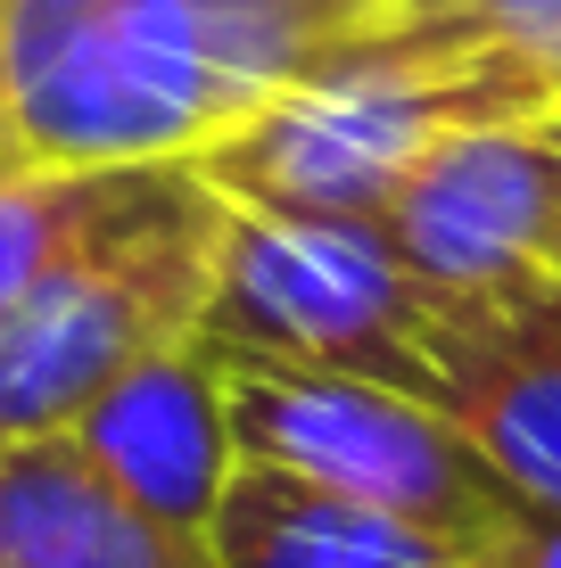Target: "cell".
Returning <instances> with one entry per match:
<instances>
[{
	"mask_svg": "<svg viewBox=\"0 0 561 568\" xmlns=\"http://www.w3.org/2000/svg\"><path fill=\"white\" fill-rule=\"evenodd\" d=\"M347 33L339 0H0V165H199Z\"/></svg>",
	"mask_w": 561,
	"mask_h": 568,
	"instance_id": "1",
	"label": "cell"
},
{
	"mask_svg": "<svg viewBox=\"0 0 561 568\" xmlns=\"http://www.w3.org/2000/svg\"><path fill=\"white\" fill-rule=\"evenodd\" d=\"M561 91L447 17L347 33L273 108L199 156V182L240 214H380L438 141L479 124H545Z\"/></svg>",
	"mask_w": 561,
	"mask_h": 568,
	"instance_id": "2",
	"label": "cell"
},
{
	"mask_svg": "<svg viewBox=\"0 0 561 568\" xmlns=\"http://www.w3.org/2000/svg\"><path fill=\"white\" fill-rule=\"evenodd\" d=\"M216 240L223 199L182 165L141 214L100 231L17 313H0V445L67 437L132 363L199 338Z\"/></svg>",
	"mask_w": 561,
	"mask_h": 568,
	"instance_id": "3",
	"label": "cell"
},
{
	"mask_svg": "<svg viewBox=\"0 0 561 568\" xmlns=\"http://www.w3.org/2000/svg\"><path fill=\"white\" fill-rule=\"evenodd\" d=\"M438 297L404 272L380 214H240L223 206L199 346L216 363L339 371L430 404Z\"/></svg>",
	"mask_w": 561,
	"mask_h": 568,
	"instance_id": "4",
	"label": "cell"
},
{
	"mask_svg": "<svg viewBox=\"0 0 561 568\" xmlns=\"http://www.w3.org/2000/svg\"><path fill=\"white\" fill-rule=\"evenodd\" d=\"M231 445L240 462L289 469L305 486H331L347 503H372L404 527L471 544L512 511V486L471 454V437L421 396L339 371H289V363H223Z\"/></svg>",
	"mask_w": 561,
	"mask_h": 568,
	"instance_id": "5",
	"label": "cell"
},
{
	"mask_svg": "<svg viewBox=\"0 0 561 568\" xmlns=\"http://www.w3.org/2000/svg\"><path fill=\"white\" fill-rule=\"evenodd\" d=\"M380 231L430 297H479V288L553 272L561 149L545 141V124L454 132L404 173V190L380 206Z\"/></svg>",
	"mask_w": 561,
	"mask_h": 568,
	"instance_id": "6",
	"label": "cell"
},
{
	"mask_svg": "<svg viewBox=\"0 0 561 568\" xmlns=\"http://www.w3.org/2000/svg\"><path fill=\"white\" fill-rule=\"evenodd\" d=\"M430 404L520 503L561 511V272L438 297Z\"/></svg>",
	"mask_w": 561,
	"mask_h": 568,
	"instance_id": "7",
	"label": "cell"
},
{
	"mask_svg": "<svg viewBox=\"0 0 561 568\" xmlns=\"http://www.w3.org/2000/svg\"><path fill=\"white\" fill-rule=\"evenodd\" d=\"M67 437L83 445V462L100 469L108 486H124L149 519L182 527V536H207L231 469H240L231 404H223V363L207 355L199 338L132 363Z\"/></svg>",
	"mask_w": 561,
	"mask_h": 568,
	"instance_id": "8",
	"label": "cell"
},
{
	"mask_svg": "<svg viewBox=\"0 0 561 568\" xmlns=\"http://www.w3.org/2000/svg\"><path fill=\"white\" fill-rule=\"evenodd\" d=\"M0 568H216V552L108 486L74 437H33L0 445Z\"/></svg>",
	"mask_w": 561,
	"mask_h": 568,
	"instance_id": "9",
	"label": "cell"
},
{
	"mask_svg": "<svg viewBox=\"0 0 561 568\" xmlns=\"http://www.w3.org/2000/svg\"><path fill=\"white\" fill-rule=\"evenodd\" d=\"M216 568H471L462 544L404 527L372 503H347L331 486H305L289 469L240 462L207 519Z\"/></svg>",
	"mask_w": 561,
	"mask_h": 568,
	"instance_id": "10",
	"label": "cell"
},
{
	"mask_svg": "<svg viewBox=\"0 0 561 568\" xmlns=\"http://www.w3.org/2000/svg\"><path fill=\"white\" fill-rule=\"evenodd\" d=\"M182 165H116V173H50L0 165V313H17L67 256L141 214Z\"/></svg>",
	"mask_w": 561,
	"mask_h": 568,
	"instance_id": "11",
	"label": "cell"
},
{
	"mask_svg": "<svg viewBox=\"0 0 561 568\" xmlns=\"http://www.w3.org/2000/svg\"><path fill=\"white\" fill-rule=\"evenodd\" d=\"M454 33H471V42L520 58L529 74H545L561 91V0H454V9H438Z\"/></svg>",
	"mask_w": 561,
	"mask_h": 568,
	"instance_id": "12",
	"label": "cell"
},
{
	"mask_svg": "<svg viewBox=\"0 0 561 568\" xmlns=\"http://www.w3.org/2000/svg\"><path fill=\"white\" fill-rule=\"evenodd\" d=\"M471 568H561V511L512 495V511L471 544Z\"/></svg>",
	"mask_w": 561,
	"mask_h": 568,
	"instance_id": "13",
	"label": "cell"
},
{
	"mask_svg": "<svg viewBox=\"0 0 561 568\" xmlns=\"http://www.w3.org/2000/svg\"><path fill=\"white\" fill-rule=\"evenodd\" d=\"M339 9L372 33V26H404V17H438V9H454V0H339Z\"/></svg>",
	"mask_w": 561,
	"mask_h": 568,
	"instance_id": "14",
	"label": "cell"
},
{
	"mask_svg": "<svg viewBox=\"0 0 561 568\" xmlns=\"http://www.w3.org/2000/svg\"><path fill=\"white\" fill-rule=\"evenodd\" d=\"M545 141H553V149H561V115H545ZM553 264H561V256H553Z\"/></svg>",
	"mask_w": 561,
	"mask_h": 568,
	"instance_id": "15",
	"label": "cell"
},
{
	"mask_svg": "<svg viewBox=\"0 0 561 568\" xmlns=\"http://www.w3.org/2000/svg\"><path fill=\"white\" fill-rule=\"evenodd\" d=\"M553 272H561V264H553Z\"/></svg>",
	"mask_w": 561,
	"mask_h": 568,
	"instance_id": "16",
	"label": "cell"
}]
</instances>
